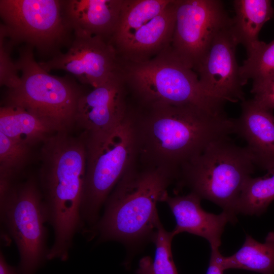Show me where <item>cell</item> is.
Here are the masks:
<instances>
[{
    "mask_svg": "<svg viewBox=\"0 0 274 274\" xmlns=\"http://www.w3.org/2000/svg\"><path fill=\"white\" fill-rule=\"evenodd\" d=\"M141 165L179 177L182 167L212 142L234 133V119L194 105L130 104Z\"/></svg>",
    "mask_w": 274,
    "mask_h": 274,
    "instance_id": "1",
    "label": "cell"
},
{
    "mask_svg": "<svg viewBox=\"0 0 274 274\" xmlns=\"http://www.w3.org/2000/svg\"><path fill=\"white\" fill-rule=\"evenodd\" d=\"M42 144L37 179L54 235L48 260L65 261L75 235L83 229L81 207L86 160L84 136L83 133L74 137L59 132Z\"/></svg>",
    "mask_w": 274,
    "mask_h": 274,
    "instance_id": "2",
    "label": "cell"
},
{
    "mask_svg": "<svg viewBox=\"0 0 274 274\" xmlns=\"http://www.w3.org/2000/svg\"><path fill=\"white\" fill-rule=\"evenodd\" d=\"M178 178L163 169L131 167L116 184L105 203L103 215L91 231L89 238L99 242L114 241L129 251L125 265L129 267L132 255L152 242L159 220L156 205L162 202L167 189Z\"/></svg>",
    "mask_w": 274,
    "mask_h": 274,
    "instance_id": "3",
    "label": "cell"
},
{
    "mask_svg": "<svg viewBox=\"0 0 274 274\" xmlns=\"http://www.w3.org/2000/svg\"><path fill=\"white\" fill-rule=\"evenodd\" d=\"M86 169L81 207L87 236L98 221L100 210L116 184L137 162L134 119L129 108L124 120L105 131L83 132Z\"/></svg>",
    "mask_w": 274,
    "mask_h": 274,
    "instance_id": "4",
    "label": "cell"
},
{
    "mask_svg": "<svg viewBox=\"0 0 274 274\" xmlns=\"http://www.w3.org/2000/svg\"><path fill=\"white\" fill-rule=\"evenodd\" d=\"M120 64L129 101L133 105H190L225 113V102L203 90L196 73L177 58L170 46L146 61Z\"/></svg>",
    "mask_w": 274,
    "mask_h": 274,
    "instance_id": "5",
    "label": "cell"
},
{
    "mask_svg": "<svg viewBox=\"0 0 274 274\" xmlns=\"http://www.w3.org/2000/svg\"><path fill=\"white\" fill-rule=\"evenodd\" d=\"M256 164L246 147L228 137L214 141L184 165L178 180L202 199L212 201L237 221L235 208L243 186Z\"/></svg>",
    "mask_w": 274,
    "mask_h": 274,
    "instance_id": "6",
    "label": "cell"
},
{
    "mask_svg": "<svg viewBox=\"0 0 274 274\" xmlns=\"http://www.w3.org/2000/svg\"><path fill=\"white\" fill-rule=\"evenodd\" d=\"M33 49L25 46L15 61L20 82L8 89L3 105L27 109L49 121L61 132L75 124L78 101L84 93L81 86L68 77L52 75L36 61Z\"/></svg>",
    "mask_w": 274,
    "mask_h": 274,
    "instance_id": "7",
    "label": "cell"
},
{
    "mask_svg": "<svg viewBox=\"0 0 274 274\" xmlns=\"http://www.w3.org/2000/svg\"><path fill=\"white\" fill-rule=\"evenodd\" d=\"M1 221L18 249L21 274H35L48 260V223L37 177L29 176L0 190Z\"/></svg>",
    "mask_w": 274,
    "mask_h": 274,
    "instance_id": "8",
    "label": "cell"
},
{
    "mask_svg": "<svg viewBox=\"0 0 274 274\" xmlns=\"http://www.w3.org/2000/svg\"><path fill=\"white\" fill-rule=\"evenodd\" d=\"M177 0H123L110 43L121 63H138L168 48L174 32Z\"/></svg>",
    "mask_w": 274,
    "mask_h": 274,
    "instance_id": "9",
    "label": "cell"
},
{
    "mask_svg": "<svg viewBox=\"0 0 274 274\" xmlns=\"http://www.w3.org/2000/svg\"><path fill=\"white\" fill-rule=\"evenodd\" d=\"M64 0H1L2 30L14 47L24 44L51 56L70 46L74 31L64 12Z\"/></svg>",
    "mask_w": 274,
    "mask_h": 274,
    "instance_id": "10",
    "label": "cell"
},
{
    "mask_svg": "<svg viewBox=\"0 0 274 274\" xmlns=\"http://www.w3.org/2000/svg\"><path fill=\"white\" fill-rule=\"evenodd\" d=\"M231 22L222 1L177 0L170 50L194 70L216 37Z\"/></svg>",
    "mask_w": 274,
    "mask_h": 274,
    "instance_id": "11",
    "label": "cell"
},
{
    "mask_svg": "<svg viewBox=\"0 0 274 274\" xmlns=\"http://www.w3.org/2000/svg\"><path fill=\"white\" fill-rule=\"evenodd\" d=\"M74 34L66 52L39 62L45 70L64 71L92 88L104 84L121 71L120 62L110 41L86 33Z\"/></svg>",
    "mask_w": 274,
    "mask_h": 274,
    "instance_id": "12",
    "label": "cell"
},
{
    "mask_svg": "<svg viewBox=\"0 0 274 274\" xmlns=\"http://www.w3.org/2000/svg\"><path fill=\"white\" fill-rule=\"evenodd\" d=\"M229 27L216 37L208 52L194 69L203 90L225 102L245 100L236 58L238 44Z\"/></svg>",
    "mask_w": 274,
    "mask_h": 274,
    "instance_id": "13",
    "label": "cell"
},
{
    "mask_svg": "<svg viewBox=\"0 0 274 274\" xmlns=\"http://www.w3.org/2000/svg\"><path fill=\"white\" fill-rule=\"evenodd\" d=\"M129 108L128 93L121 70L107 82L80 97L75 124L85 132L107 131L124 120Z\"/></svg>",
    "mask_w": 274,
    "mask_h": 274,
    "instance_id": "14",
    "label": "cell"
},
{
    "mask_svg": "<svg viewBox=\"0 0 274 274\" xmlns=\"http://www.w3.org/2000/svg\"><path fill=\"white\" fill-rule=\"evenodd\" d=\"M201 199L190 192L173 197L167 194L162 202L167 204L175 218L176 224L172 230L175 235L188 232L207 240L211 249H219L226 225L228 222L235 224L236 221L224 211L219 214L206 212L201 206Z\"/></svg>",
    "mask_w": 274,
    "mask_h": 274,
    "instance_id": "15",
    "label": "cell"
},
{
    "mask_svg": "<svg viewBox=\"0 0 274 274\" xmlns=\"http://www.w3.org/2000/svg\"><path fill=\"white\" fill-rule=\"evenodd\" d=\"M241 114L234 119V133L247 143L246 146L256 165L269 172L274 168V115L253 98L241 103Z\"/></svg>",
    "mask_w": 274,
    "mask_h": 274,
    "instance_id": "16",
    "label": "cell"
},
{
    "mask_svg": "<svg viewBox=\"0 0 274 274\" xmlns=\"http://www.w3.org/2000/svg\"><path fill=\"white\" fill-rule=\"evenodd\" d=\"M123 0H64L66 19L74 33L101 37L110 42L119 21Z\"/></svg>",
    "mask_w": 274,
    "mask_h": 274,
    "instance_id": "17",
    "label": "cell"
},
{
    "mask_svg": "<svg viewBox=\"0 0 274 274\" xmlns=\"http://www.w3.org/2000/svg\"><path fill=\"white\" fill-rule=\"evenodd\" d=\"M53 124L23 108L3 105L0 108V132L31 148L57 132Z\"/></svg>",
    "mask_w": 274,
    "mask_h": 274,
    "instance_id": "18",
    "label": "cell"
},
{
    "mask_svg": "<svg viewBox=\"0 0 274 274\" xmlns=\"http://www.w3.org/2000/svg\"><path fill=\"white\" fill-rule=\"evenodd\" d=\"M235 15L231 18L230 31L237 44L243 45L247 53L260 43L259 32L274 15L269 0H234Z\"/></svg>",
    "mask_w": 274,
    "mask_h": 274,
    "instance_id": "19",
    "label": "cell"
},
{
    "mask_svg": "<svg viewBox=\"0 0 274 274\" xmlns=\"http://www.w3.org/2000/svg\"><path fill=\"white\" fill-rule=\"evenodd\" d=\"M218 260L223 270L236 268L273 274L274 231L268 233L263 243L247 234L243 246L236 252L229 256L220 253Z\"/></svg>",
    "mask_w": 274,
    "mask_h": 274,
    "instance_id": "20",
    "label": "cell"
},
{
    "mask_svg": "<svg viewBox=\"0 0 274 274\" xmlns=\"http://www.w3.org/2000/svg\"><path fill=\"white\" fill-rule=\"evenodd\" d=\"M274 200V168L262 177H249L236 203V215L260 216Z\"/></svg>",
    "mask_w": 274,
    "mask_h": 274,
    "instance_id": "21",
    "label": "cell"
},
{
    "mask_svg": "<svg viewBox=\"0 0 274 274\" xmlns=\"http://www.w3.org/2000/svg\"><path fill=\"white\" fill-rule=\"evenodd\" d=\"M175 235L167 231L158 221L152 242L155 246L153 259L146 256L139 261L136 274H178L172 252V242Z\"/></svg>",
    "mask_w": 274,
    "mask_h": 274,
    "instance_id": "22",
    "label": "cell"
},
{
    "mask_svg": "<svg viewBox=\"0 0 274 274\" xmlns=\"http://www.w3.org/2000/svg\"><path fill=\"white\" fill-rule=\"evenodd\" d=\"M31 149L0 132V189L21 180L20 176L30 157Z\"/></svg>",
    "mask_w": 274,
    "mask_h": 274,
    "instance_id": "23",
    "label": "cell"
},
{
    "mask_svg": "<svg viewBox=\"0 0 274 274\" xmlns=\"http://www.w3.org/2000/svg\"><path fill=\"white\" fill-rule=\"evenodd\" d=\"M239 66V75L242 85L250 79L253 81L274 73V40L266 43H260L250 52Z\"/></svg>",
    "mask_w": 274,
    "mask_h": 274,
    "instance_id": "24",
    "label": "cell"
},
{
    "mask_svg": "<svg viewBox=\"0 0 274 274\" xmlns=\"http://www.w3.org/2000/svg\"><path fill=\"white\" fill-rule=\"evenodd\" d=\"M13 47L0 30V84L8 89L16 87L20 82L19 71L11 56Z\"/></svg>",
    "mask_w": 274,
    "mask_h": 274,
    "instance_id": "25",
    "label": "cell"
},
{
    "mask_svg": "<svg viewBox=\"0 0 274 274\" xmlns=\"http://www.w3.org/2000/svg\"><path fill=\"white\" fill-rule=\"evenodd\" d=\"M253 99L262 106L274 110V73L253 81Z\"/></svg>",
    "mask_w": 274,
    "mask_h": 274,
    "instance_id": "26",
    "label": "cell"
},
{
    "mask_svg": "<svg viewBox=\"0 0 274 274\" xmlns=\"http://www.w3.org/2000/svg\"><path fill=\"white\" fill-rule=\"evenodd\" d=\"M220 253L219 249H211L210 260L206 274H223L224 270L218 260Z\"/></svg>",
    "mask_w": 274,
    "mask_h": 274,
    "instance_id": "27",
    "label": "cell"
},
{
    "mask_svg": "<svg viewBox=\"0 0 274 274\" xmlns=\"http://www.w3.org/2000/svg\"><path fill=\"white\" fill-rule=\"evenodd\" d=\"M0 274H21L18 268L10 265L7 262L2 251L0 254Z\"/></svg>",
    "mask_w": 274,
    "mask_h": 274,
    "instance_id": "28",
    "label": "cell"
}]
</instances>
